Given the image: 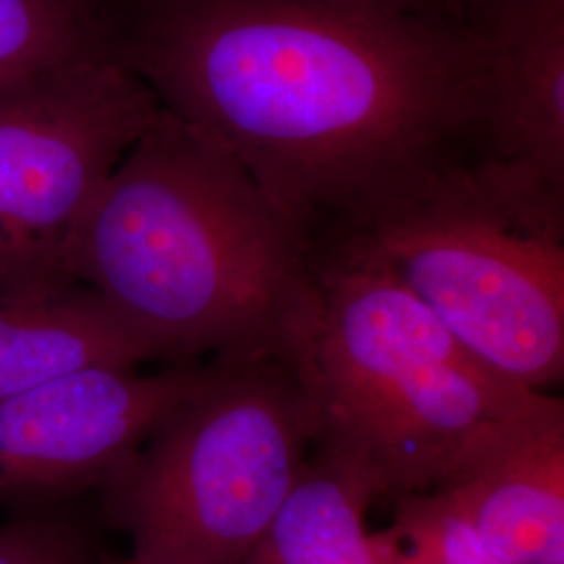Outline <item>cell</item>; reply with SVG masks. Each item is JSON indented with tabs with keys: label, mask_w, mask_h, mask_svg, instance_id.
<instances>
[{
	"label": "cell",
	"mask_w": 564,
	"mask_h": 564,
	"mask_svg": "<svg viewBox=\"0 0 564 564\" xmlns=\"http://www.w3.org/2000/svg\"><path fill=\"white\" fill-rule=\"evenodd\" d=\"M464 21L484 48L477 163L564 202V0H473Z\"/></svg>",
	"instance_id": "obj_8"
},
{
	"label": "cell",
	"mask_w": 564,
	"mask_h": 564,
	"mask_svg": "<svg viewBox=\"0 0 564 564\" xmlns=\"http://www.w3.org/2000/svg\"><path fill=\"white\" fill-rule=\"evenodd\" d=\"M351 13L381 15V18H412V20L464 21L473 0H307Z\"/></svg>",
	"instance_id": "obj_15"
},
{
	"label": "cell",
	"mask_w": 564,
	"mask_h": 564,
	"mask_svg": "<svg viewBox=\"0 0 564 564\" xmlns=\"http://www.w3.org/2000/svg\"><path fill=\"white\" fill-rule=\"evenodd\" d=\"M389 529L412 564H502L489 554L442 491L400 498Z\"/></svg>",
	"instance_id": "obj_13"
},
{
	"label": "cell",
	"mask_w": 564,
	"mask_h": 564,
	"mask_svg": "<svg viewBox=\"0 0 564 564\" xmlns=\"http://www.w3.org/2000/svg\"><path fill=\"white\" fill-rule=\"evenodd\" d=\"M310 270L282 362L316 442L362 464L381 498L456 481L554 402L475 358L356 237L312 242Z\"/></svg>",
	"instance_id": "obj_3"
},
{
	"label": "cell",
	"mask_w": 564,
	"mask_h": 564,
	"mask_svg": "<svg viewBox=\"0 0 564 564\" xmlns=\"http://www.w3.org/2000/svg\"><path fill=\"white\" fill-rule=\"evenodd\" d=\"M437 491L500 563L564 564L563 402Z\"/></svg>",
	"instance_id": "obj_9"
},
{
	"label": "cell",
	"mask_w": 564,
	"mask_h": 564,
	"mask_svg": "<svg viewBox=\"0 0 564 564\" xmlns=\"http://www.w3.org/2000/svg\"><path fill=\"white\" fill-rule=\"evenodd\" d=\"M563 230L564 203L473 162L341 235L364 242L475 358L544 393L564 372Z\"/></svg>",
	"instance_id": "obj_5"
},
{
	"label": "cell",
	"mask_w": 564,
	"mask_h": 564,
	"mask_svg": "<svg viewBox=\"0 0 564 564\" xmlns=\"http://www.w3.org/2000/svg\"><path fill=\"white\" fill-rule=\"evenodd\" d=\"M118 44L163 111L239 163L307 245L479 162L484 48L466 21L128 0Z\"/></svg>",
	"instance_id": "obj_1"
},
{
	"label": "cell",
	"mask_w": 564,
	"mask_h": 564,
	"mask_svg": "<svg viewBox=\"0 0 564 564\" xmlns=\"http://www.w3.org/2000/svg\"><path fill=\"white\" fill-rule=\"evenodd\" d=\"M72 274L172 364L282 360L312 289L302 232L163 109L90 203Z\"/></svg>",
	"instance_id": "obj_2"
},
{
	"label": "cell",
	"mask_w": 564,
	"mask_h": 564,
	"mask_svg": "<svg viewBox=\"0 0 564 564\" xmlns=\"http://www.w3.org/2000/svg\"><path fill=\"white\" fill-rule=\"evenodd\" d=\"M86 368L0 400V505L39 510L102 487L186 402L212 364Z\"/></svg>",
	"instance_id": "obj_7"
},
{
	"label": "cell",
	"mask_w": 564,
	"mask_h": 564,
	"mask_svg": "<svg viewBox=\"0 0 564 564\" xmlns=\"http://www.w3.org/2000/svg\"><path fill=\"white\" fill-rule=\"evenodd\" d=\"M160 109L120 48L0 86V295L78 284L82 220Z\"/></svg>",
	"instance_id": "obj_6"
},
{
	"label": "cell",
	"mask_w": 564,
	"mask_h": 564,
	"mask_svg": "<svg viewBox=\"0 0 564 564\" xmlns=\"http://www.w3.org/2000/svg\"><path fill=\"white\" fill-rule=\"evenodd\" d=\"M379 498L362 464L316 442L293 491L242 564H377L366 519Z\"/></svg>",
	"instance_id": "obj_11"
},
{
	"label": "cell",
	"mask_w": 564,
	"mask_h": 564,
	"mask_svg": "<svg viewBox=\"0 0 564 564\" xmlns=\"http://www.w3.org/2000/svg\"><path fill=\"white\" fill-rule=\"evenodd\" d=\"M318 421L276 358L214 360L202 387L102 485L149 564H242L293 491Z\"/></svg>",
	"instance_id": "obj_4"
},
{
	"label": "cell",
	"mask_w": 564,
	"mask_h": 564,
	"mask_svg": "<svg viewBox=\"0 0 564 564\" xmlns=\"http://www.w3.org/2000/svg\"><path fill=\"white\" fill-rule=\"evenodd\" d=\"M93 564H149L144 563V561H139V558H134L132 554L128 556V558H121V561H107V563H93Z\"/></svg>",
	"instance_id": "obj_16"
},
{
	"label": "cell",
	"mask_w": 564,
	"mask_h": 564,
	"mask_svg": "<svg viewBox=\"0 0 564 564\" xmlns=\"http://www.w3.org/2000/svg\"><path fill=\"white\" fill-rule=\"evenodd\" d=\"M120 0H0V86L120 48Z\"/></svg>",
	"instance_id": "obj_12"
},
{
	"label": "cell",
	"mask_w": 564,
	"mask_h": 564,
	"mask_svg": "<svg viewBox=\"0 0 564 564\" xmlns=\"http://www.w3.org/2000/svg\"><path fill=\"white\" fill-rule=\"evenodd\" d=\"M160 360L101 297L74 284L48 295H0V400L86 368Z\"/></svg>",
	"instance_id": "obj_10"
},
{
	"label": "cell",
	"mask_w": 564,
	"mask_h": 564,
	"mask_svg": "<svg viewBox=\"0 0 564 564\" xmlns=\"http://www.w3.org/2000/svg\"><path fill=\"white\" fill-rule=\"evenodd\" d=\"M80 531L48 508L0 524V564H93Z\"/></svg>",
	"instance_id": "obj_14"
}]
</instances>
